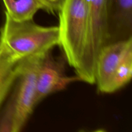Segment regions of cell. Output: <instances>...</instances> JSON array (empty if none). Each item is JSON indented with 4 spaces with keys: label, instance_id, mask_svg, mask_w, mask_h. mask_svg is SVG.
Returning a JSON list of instances; mask_svg holds the SVG:
<instances>
[{
    "label": "cell",
    "instance_id": "13",
    "mask_svg": "<svg viewBox=\"0 0 132 132\" xmlns=\"http://www.w3.org/2000/svg\"><path fill=\"white\" fill-rule=\"evenodd\" d=\"M93 132H106V131L103 130H95V131H93Z\"/></svg>",
    "mask_w": 132,
    "mask_h": 132
},
{
    "label": "cell",
    "instance_id": "4",
    "mask_svg": "<svg viewBox=\"0 0 132 132\" xmlns=\"http://www.w3.org/2000/svg\"><path fill=\"white\" fill-rule=\"evenodd\" d=\"M89 42L86 69L91 83L95 82V64L101 49L108 44L107 0H88Z\"/></svg>",
    "mask_w": 132,
    "mask_h": 132
},
{
    "label": "cell",
    "instance_id": "3",
    "mask_svg": "<svg viewBox=\"0 0 132 132\" xmlns=\"http://www.w3.org/2000/svg\"><path fill=\"white\" fill-rule=\"evenodd\" d=\"M46 54L23 59L19 63V82L13 96L12 132H21L36 106L37 72Z\"/></svg>",
    "mask_w": 132,
    "mask_h": 132
},
{
    "label": "cell",
    "instance_id": "10",
    "mask_svg": "<svg viewBox=\"0 0 132 132\" xmlns=\"http://www.w3.org/2000/svg\"><path fill=\"white\" fill-rule=\"evenodd\" d=\"M132 77V46L128 49L119 64L109 88L108 94L113 93L126 86Z\"/></svg>",
    "mask_w": 132,
    "mask_h": 132
},
{
    "label": "cell",
    "instance_id": "14",
    "mask_svg": "<svg viewBox=\"0 0 132 132\" xmlns=\"http://www.w3.org/2000/svg\"><path fill=\"white\" fill-rule=\"evenodd\" d=\"M78 132H86V131H85V130H80V131H79Z\"/></svg>",
    "mask_w": 132,
    "mask_h": 132
},
{
    "label": "cell",
    "instance_id": "1",
    "mask_svg": "<svg viewBox=\"0 0 132 132\" xmlns=\"http://www.w3.org/2000/svg\"><path fill=\"white\" fill-rule=\"evenodd\" d=\"M58 14L59 46L80 81L89 84L86 69L89 42L88 0H64Z\"/></svg>",
    "mask_w": 132,
    "mask_h": 132
},
{
    "label": "cell",
    "instance_id": "15",
    "mask_svg": "<svg viewBox=\"0 0 132 132\" xmlns=\"http://www.w3.org/2000/svg\"><path fill=\"white\" fill-rule=\"evenodd\" d=\"M41 1H43V0H41Z\"/></svg>",
    "mask_w": 132,
    "mask_h": 132
},
{
    "label": "cell",
    "instance_id": "12",
    "mask_svg": "<svg viewBox=\"0 0 132 132\" xmlns=\"http://www.w3.org/2000/svg\"><path fill=\"white\" fill-rule=\"evenodd\" d=\"M64 0H43L45 10L48 12H58Z\"/></svg>",
    "mask_w": 132,
    "mask_h": 132
},
{
    "label": "cell",
    "instance_id": "11",
    "mask_svg": "<svg viewBox=\"0 0 132 132\" xmlns=\"http://www.w3.org/2000/svg\"><path fill=\"white\" fill-rule=\"evenodd\" d=\"M13 104L12 97L0 116V132H12Z\"/></svg>",
    "mask_w": 132,
    "mask_h": 132
},
{
    "label": "cell",
    "instance_id": "5",
    "mask_svg": "<svg viewBox=\"0 0 132 132\" xmlns=\"http://www.w3.org/2000/svg\"><path fill=\"white\" fill-rule=\"evenodd\" d=\"M80 81L76 76L64 73V65L55 60L50 52L44 55L39 68L36 83V106L49 95L67 88L70 85Z\"/></svg>",
    "mask_w": 132,
    "mask_h": 132
},
{
    "label": "cell",
    "instance_id": "2",
    "mask_svg": "<svg viewBox=\"0 0 132 132\" xmlns=\"http://www.w3.org/2000/svg\"><path fill=\"white\" fill-rule=\"evenodd\" d=\"M60 45L57 26L45 27L33 20L16 21L5 13L0 46L17 61L45 54Z\"/></svg>",
    "mask_w": 132,
    "mask_h": 132
},
{
    "label": "cell",
    "instance_id": "8",
    "mask_svg": "<svg viewBox=\"0 0 132 132\" xmlns=\"http://www.w3.org/2000/svg\"><path fill=\"white\" fill-rule=\"evenodd\" d=\"M20 61L13 59L0 46V109L18 81Z\"/></svg>",
    "mask_w": 132,
    "mask_h": 132
},
{
    "label": "cell",
    "instance_id": "7",
    "mask_svg": "<svg viewBox=\"0 0 132 132\" xmlns=\"http://www.w3.org/2000/svg\"><path fill=\"white\" fill-rule=\"evenodd\" d=\"M107 19L108 44L132 37V0H107Z\"/></svg>",
    "mask_w": 132,
    "mask_h": 132
},
{
    "label": "cell",
    "instance_id": "6",
    "mask_svg": "<svg viewBox=\"0 0 132 132\" xmlns=\"http://www.w3.org/2000/svg\"><path fill=\"white\" fill-rule=\"evenodd\" d=\"M132 46V37L105 45L101 50L95 64V85L98 90L108 94L114 73L128 49Z\"/></svg>",
    "mask_w": 132,
    "mask_h": 132
},
{
    "label": "cell",
    "instance_id": "9",
    "mask_svg": "<svg viewBox=\"0 0 132 132\" xmlns=\"http://www.w3.org/2000/svg\"><path fill=\"white\" fill-rule=\"evenodd\" d=\"M3 2L5 14L16 21L33 20L39 10H45L41 0H3Z\"/></svg>",
    "mask_w": 132,
    "mask_h": 132
}]
</instances>
